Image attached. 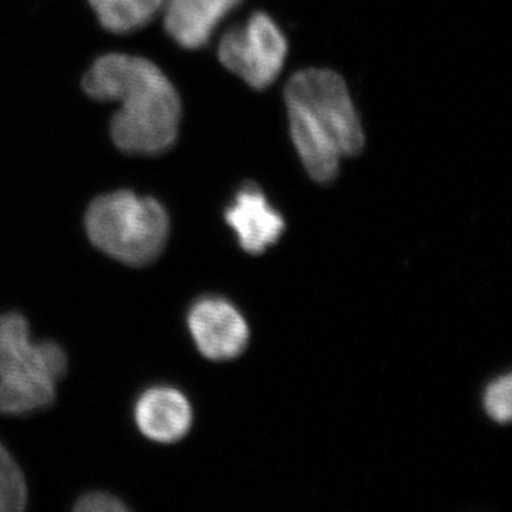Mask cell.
Returning <instances> with one entry per match:
<instances>
[{
    "label": "cell",
    "instance_id": "6da1fadb",
    "mask_svg": "<svg viewBox=\"0 0 512 512\" xmlns=\"http://www.w3.org/2000/svg\"><path fill=\"white\" fill-rule=\"evenodd\" d=\"M83 89L94 100L120 104L110 131L124 153L154 156L177 140L180 96L150 60L120 53L100 57L84 76Z\"/></svg>",
    "mask_w": 512,
    "mask_h": 512
},
{
    "label": "cell",
    "instance_id": "7a4b0ae2",
    "mask_svg": "<svg viewBox=\"0 0 512 512\" xmlns=\"http://www.w3.org/2000/svg\"><path fill=\"white\" fill-rule=\"evenodd\" d=\"M285 103L303 167L316 183H332L340 160L365 147V131L345 80L332 70H301L286 83Z\"/></svg>",
    "mask_w": 512,
    "mask_h": 512
},
{
    "label": "cell",
    "instance_id": "3957f363",
    "mask_svg": "<svg viewBox=\"0 0 512 512\" xmlns=\"http://www.w3.org/2000/svg\"><path fill=\"white\" fill-rule=\"evenodd\" d=\"M84 222L94 247L130 266L156 261L170 235V218L163 205L131 191L96 198Z\"/></svg>",
    "mask_w": 512,
    "mask_h": 512
},
{
    "label": "cell",
    "instance_id": "277c9868",
    "mask_svg": "<svg viewBox=\"0 0 512 512\" xmlns=\"http://www.w3.org/2000/svg\"><path fill=\"white\" fill-rule=\"evenodd\" d=\"M288 55V42L271 16L256 12L222 37L218 56L229 72L256 90L278 79Z\"/></svg>",
    "mask_w": 512,
    "mask_h": 512
},
{
    "label": "cell",
    "instance_id": "5b68a950",
    "mask_svg": "<svg viewBox=\"0 0 512 512\" xmlns=\"http://www.w3.org/2000/svg\"><path fill=\"white\" fill-rule=\"evenodd\" d=\"M20 313L0 315V379L57 384L67 373V356L55 342L32 343Z\"/></svg>",
    "mask_w": 512,
    "mask_h": 512
},
{
    "label": "cell",
    "instance_id": "8992f818",
    "mask_svg": "<svg viewBox=\"0 0 512 512\" xmlns=\"http://www.w3.org/2000/svg\"><path fill=\"white\" fill-rule=\"evenodd\" d=\"M188 329L198 350L211 360H228L244 352L248 325L224 299L204 298L188 313Z\"/></svg>",
    "mask_w": 512,
    "mask_h": 512
},
{
    "label": "cell",
    "instance_id": "52a82bcc",
    "mask_svg": "<svg viewBox=\"0 0 512 512\" xmlns=\"http://www.w3.org/2000/svg\"><path fill=\"white\" fill-rule=\"evenodd\" d=\"M225 220L237 232L241 247L251 254H261L274 245L285 229L284 218L255 184L239 190L225 211Z\"/></svg>",
    "mask_w": 512,
    "mask_h": 512
},
{
    "label": "cell",
    "instance_id": "ba28073f",
    "mask_svg": "<svg viewBox=\"0 0 512 512\" xmlns=\"http://www.w3.org/2000/svg\"><path fill=\"white\" fill-rule=\"evenodd\" d=\"M138 430L156 443L171 444L191 429L192 409L180 390L168 386L150 387L134 407Z\"/></svg>",
    "mask_w": 512,
    "mask_h": 512
},
{
    "label": "cell",
    "instance_id": "9c48e42d",
    "mask_svg": "<svg viewBox=\"0 0 512 512\" xmlns=\"http://www.w3.org/2000/svg\"><path fill=\"white\" fill-rule=\"evenodd\" d=\"M242 0H164V26L185 49H200Z\"/></svg>",
    "mask_w": 512,
    "mask_h": 512
},
{
    "label": "cell",
    "instance_id": "30bf717a",
    "mask_svg": "<svg viewBox=\"0 0 512 512\" xmlns=\"http://www.w3.org/2000/svg\"><path fill=\"white\" fill-rule=\"evenodd\" d=\"M101 25L113 33H130L153 20L164 0H89Z\"/></svg>",
    "mask_w": 512,
    "mask_h": 512
},
{
    "label": "cell",
    "instance_id": "8fae6325",
    "mask_svg": "<svg viewBox=\"0 0 512 512\" xmlns=\"http://www.w3.org/2000/svg\"><path fill=\"white\" fill-rule=\"evenodd\" d=\"M56 400V384L0 380V413L23 416L47 409Z\"/></svg>",
    "mask_w": 512,
    "mask_h": 512
},
{
    "label": "cell",
    "instance_id": "7c38bea8",
    "mask_svg": "<svg viewBox=\"0 0 512 512\" xmlns=\"http://www.w3.org/2000/svg\"><path fill=\"white\" fill-rule=\"evenodd\" d=\"M28 503V488L22 471L0 444V512H20Z\"/></svg>",
    "mask_w": 512,
    "mask_h": 512
},
{
    "label": "cell",
    "instance_id": "4fadbf2b",
    "mask_svg": "<svg viewBox=\"0 0 512 512\" xmlns=\"http://www.w3.org/2000/svg\"><path fill=\"white\" fill-rule=\"evenodd\" d=\"M485 410L498 423H508L512 414L511 376L501 377L488 386L484 397Z\"/></svg>",
    "mask_w": 512,
    "mask_h": 512
},
{
    "label": "cell",
    "instance_id": "5bb4252c",
    "mask_svg": "<svg viewBox=\"0 0 512 512\" xmlns=\"http://www.w3.org/2000/svg\"><path fill=\"white\" fill-rule=\"evenodd\" d=\"M74 511L80 512H123L127 505L114 495L107 493H87L79 498Z\"/></svg>",
    "mask_w": 512,
    "mask_h": 512
}]
</instances>
